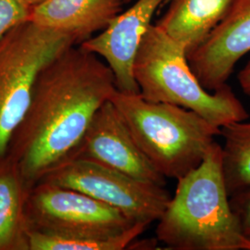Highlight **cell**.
<instances>
[{
    "label": "cell",
    "instance_id": "20",
    "mask_svg": "<svg viewBox=\"0 0 250 250\" xmlns=\"http://www.w3.org/2000/svg\"><path fill=\"white\" fill-rule=\"evenodd\" d=\"M131 0H126V3H128V2H130Z\"/></svg>",
    "mask_w": 250,
    "mask_h": 250
},
{
    "label": "cell",
    "instance_id": "17",
    "mask_svg": "<svg viewBox=\"0 0 250 250\" xmlns=\"http://www.w3.org/2000/svg\"><path fill=\"white\" fill-rule=\"evenodd\" d=\"M230 204L243 234L250 241V188L230 197Z\"/></svg>",
    "mask_w": 250,
    "mask_h": 250
},
{
    "label": "cell",
    "instance_id": "13",
    "mask_svg": "<svg viewBox=\"0 0 250 250\" xmlns=\"http://www.w3.org/2000/svg\"><path fill=\"white\" fill-rule=\"evenodd\" d=\"M30 188L9 155L0 159V250H30Z\"/></svg>",
    "mask_w": 250,
    "mask_h": 250
},
{
    "label": "cell",
    "instance_id": "2",
    "mask_svg": "<svg viewBox=\"0 0 250 250\" xmlns=\"http://www.w3.org/2000/svg\"><path fill=\"white\" fill-rule=\"evenodd\" d=\"M158 222L157 240L169 250H250L230 204L221 145L212 144L200 165L179 179Z\"/></svg>",
    "mask_w": 250,
    "mask_h": 250
},
{
    "label": "cell",
    "instance_id": "1",
    "mask_svg": "<svg viewBox=\"0 0 250 250\" xmlns=\"http://www.w3.org/2000/svg\"><path fill=\"white\" fill-rule=\"evenodd\" d=\"M116 90L107 63L79 45L64 50L42 70L7 153L30 189L72 158L99 107Z\"/></svg>",
    "mask_w": 250,
    "mask_h": 250
},
{
    "label": "cell",
    "instance_id": "15",
    "mask_svg": "<svg viewBox=\"0 0 250 250\" xmlns=\"http://www.w3.org/2000/svg\"><path fill=\"white\" fill-rule=\"evenodd\" d=\"M223 170L229 197L250 188V122L225 125Z\"/></svg>",
    "mask_w": 250,
    "mask_h": 250
},
{
    "label": "cell",
    "instance_id": "11",
    "mask_svg": "<svg viewBox=\"0 0 250 250\" xmlns=\"http://www.w3.org/2000/svg\"><path fill=\"white\" fill-rule=\"evenodd\" d=\"M125 3V0H45L31 9L28 21L69 34L80 45L106 29Z\"/></svg>",
    "mask_w": 250,
    "mask_h": 250
},
{
    "label": "cell",
    "instance_id": "3",
    "mask_svg": "<svg viewBox=\"0 0 250 250\" xmlns=\"http://www.w3.org/2000/svg\"><path fill=\"white\" fill-rule=\"evenodd\" d=\"M133 72L144 99L193 110L220 129L250 118L227 83L213 92L206 90L192 71L183 45L156 24L144 34Z\"/></svg>",
    "mask_w": 250,
    "mask_h": 250
},
{
    "label": "cell",
    "instance_id": "9",
    "mask_svg": "<svg viewBox=\"0 0 250 250\" xmlns=\"http://www.w3.org/2000/svg\"><path fill=\"white\" fill-rule=\"evenodd\" d=\"M250 51V0H234L224 20L188 55L201 85L213 92L226 84L235 64Z\"/></svg>",
    "mask_w": 250,
    "mask_h": 250
},
{
    "label": "cell",
    "instance_id": "4",
    "mask_svg": "<svg viewBox=\"0 0 250 250\" xmlns=\"http://www.w3.org/2000/svg\"><path fill=\"white\" fill-rule=\"evenodd\" d=\"M153 166L165 178L179 179L205 159L221 129L197 112L140 94L116 90L110 98Z\"/></svg>",
    "mask_w": 250,
    "mask_h": 250
},
{
    "label": "cell",
    "instance_id": "8",
    "mask_svg": "<svg viewBox=\"0 0 250 250\" xmlns=\"http://www.w3.org/2000/svg\"><path fill=\"white\" fill-rule=\"evenodd\" d=\"M74 156L98 161L142 182L161 187L166 184L110 99L99 107Z\"/></svg>",
    "mask_w": 250,
    "mask_h": 250
},
{
    "label": "cell",
    "instance_id": "19",
    "mask_svg": "<svg viewBox=\"0 0 250 250\" xmlns=\"http://www.w3.org/2000/svg\"><path fill=\"white\" fill-rule=\"evenodd\" d=\"M22 1L26 4L29 8L32 9L34 7H36V6L40 5V4H42L43 2H45V0H22Z\"/></svg>",
    "mask_w": 250,
    "mask_h": 250
},
{
    "label": "cell",
    "instance_id": "6",
    "mask_svg": "<svg viewBox=\"0 0 250 250\" xmlns=\"http://www.w3.org/2000/svg\"><path fill=\"white\" fill-rule=\"evenodd\" d=\"M40 182L76 190L116 208L134 223L159 221L171 198L165 187L139 181L79 156L64 161Z\"/></svg>",
    "mask_w": 250,
    "mask_h": 250
},
{
    "label": "cell",
    "instance_id": "10",
    "mask_svg": "<svg viewBox=\"0 0 250 250\" xmlns=\"http://www.w3.org/2000/svg\"><path fill=\"white\" fill-rule=\"evenodd\" d=\"M163 1L138 0L133 7L121 12L99 35L79 45L106 61L120 92L140 94L133 72L134 59L144 34Z\"/></svg>",
    "mask_w": 250,
    "mask_h": 250
},
{
    "label": "cell",
    "instance_id": "18",
    "mask_svg": "<svg viewBox=\"0 0 250 250\" xmlns=\"http://www.w3.org/2000/svg\"><path fill=\"white\" fill-rule=\"evenodd\" d=\"M237 79L243 92L250 96V61L238 73Z\"/></svg>",
    "mask_w": 250,
    "mask_h": 250
},
{
    "label": "cell",
    "instance_id": "14",
    "mask_svg": "<svg viewBox=\"0 0 250 250\" xmlns=\"http://www.w3.org/2000/svg\"><path fill=\"white\" fill-rule=\"evenodd\" d=\"M149 224L136 223L121 232H56L30 229V250H123L129 249Z\"/></svg>",
    "mask_w": 250,
    "mask_h": 250
},
{
    "label": "cell",
    "instance_id": "7",
    "mask_svg": "<svg viewBox=\"0 0 250 250\" xmlns=\"http://www.w3.org/2000/svg\"><path fill=\"white\" fill-rule=\"evenodd\" d=\"M27 216L30 229L56 232H121L136 224L81 192L43 182L30 190Z\"/></svg>",
    "mask_w": 250,
    "mask_h": 250
},
{
    "label": "cell",
    "instance_id": "5",
    "mask_svg": "<svg viewBox=\"0 0 250 250\" xmlns=\"http://www.w3.org/2000/svg\"><path fill=\"white\" fill-rule=\"evenodd\" d=\"M73 36L27 21L0 38V159L30 105L42 70L72 45Z\"/></svg>",
    "mask_w": 250,
    "mask_h": 250
},
{
    "label": "cell",
    "instance_id": "16",
    "mask_svg": "<svg viewBox=\"0 0 250 250\" xmlns=\"http://www.w3.org/2000/svg\"><path fill=\"white\" fill-rule=\"evenodd\" d=\"M31 8L22 0H0V38L27 21Z\"/></svg>",
    "mask_w": 250,
    "mask_h": 250
},
{
    "label": "cell",
    "instance_id": "12",
    "mask_svg": "<svg viewBox=\"0 0 250 250\" xmlns=\"http://www.w3.org/2000/svg\"><path fill=\"white\" fill-rule=\"evenodd\" d=\"M234 0H171L156 25L186 49L201 45L226 16Z\"/></svg>",
    "mask_w": 250,
    "mask_h": 250
}]
</instances>
